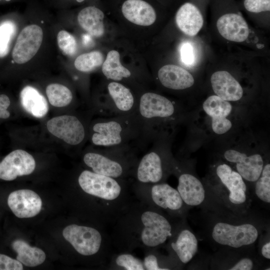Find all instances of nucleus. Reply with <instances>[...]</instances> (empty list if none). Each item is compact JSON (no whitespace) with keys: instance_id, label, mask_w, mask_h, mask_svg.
Listing matches in <instances>:
<instances>
[{"instance_id":"obj_1","label":"nucleus","mask_w":270,"mask_h":270,"mask_svg":"<svg viewBox=\"0 0 270 270\" xmlns=\"http://www.w3.org/2000/svg\"><path fill=\"white\" fill-rule=\"evenodd\" d=\"M172 218L144 202L133 201L113 226L112 246L118 252H131L137 248L145 252L156 250L168 243L178 228Z\"/></svg>"},{"instance_id":"obj_14","label":"nucleus","mask_w":270,"mask_h":270,"mask_svg":"<svg viewBox=\"0 0 270 270\" xmlns=\"http://www.w3.org/2000/svg\"><path fill=\"white\" fill-rule=\"evenodd\" d=\"M168 244L172 258L178 260L182 264H186L191 261L198 249L196 236L187 228H178Z\"/></svg>"},{"instance_id":"obj_25","label":"nucleus","mask_w":270,"mask_h":270,"mask_svg":"<svg viewBox=\"0 0 270 270\" xmlns=\"http://www.w3.org/2000/svg\"><path fill=\"white\" fill-rule=\"evenodd\" d=\"M104 14L99 8L89 6L82 9L78 15L80 26L91 36L99 38L104 32Z\"/></svg>"},{"instance_id":"obj_15","label":"nucleus","mask_w":270,"mask_h":270,"mask_svg":"<svg viewBox=\"0 0 270 270\" xmlns=\"http://www.w3.org/2000/svg\"><path fill=\"white\" fill-rule=\"evenodd\" d=\"M8 204L16 216L19 218H32L41 210L42 201L40 196L30 190H19L11 192Z\"/></svg>"},{"instance_id":"obj_36","label":"nucleus","mask_w":270,"mask_h":270,"mask_svg":"<svg viewBox=\"0 0 270 270\" xmlns=\"http://www.w3.org/2000/svg\"><path fill=\"white\" fill-rule=\"evenodd\" d=\"M244 5L250 12L259 13L270 10V0H244Z\"/></svg>"},{"instance_id":"obj_4","label":"nucleus","mask_w":270,"mask_h":270,"mask_svg":"<svg viewBox=\"0 0 270 270\" xmlns=\"http://www.w3.org/2000/svg\"><path fill=\"white\" fill-rule=\"evenodd\" d=\"M62 235L82 256L100 254L110 260L112 254V239L107 232H104L95 228L72 224L64 229Z\"/></svg>"},{"instance_id":"obj_30","label":"nucleus","mask_w":270,"mask_h":270,"mask_svg":"<svg viewBox=\"0 0 270 270\" xmlns=\"http://www.w3.org/2000/svg\"><path fill=\"white\" fill-rule=\"evenodd\" d=\"M104 56L98 51H93L82 54L76 59L74 64L78 70L90 72L100 66L103 62Z\"/></svg>"},{"instance_id":"obj_13","label":"nucleus","mask_w":270,"mask_h":270,"mask_svg":"<svg viewBox=\"0 0 270 270\" xmlns=\"http://www.w3.org/2000/svg\"><path fill=\"white\" fill-rule=\"evenodd\" d=\"M36 168L34 157L22 150H16L0 162V179L12 180L18 176L31 174Z\"/></svg>"},{"instance_id":"obj_23","label":"nucleus","mask_w":270,"mask_h":270,"mask_svg":"<svg viewBox=\"0 0 270 270\" xmlns=\"http://www.w3.org/2000/svg\"><path fill=\"white\" fill-rule=\"evenodd\" d=\"M176 22L184 33L192 36H196L202 28L204 18L199 8L194 4L187 2L178 10Z\"/></svg>"},{"instance_id":"obj_39","label":"nucleus","mask_w":270,"mask_h":270,"mask_svg":"<svg viewBox=\"0 0 270 270\" xmlns=\"http://www.w3.org/2000/svg\"><path fill=\"white\" fill-rule=\"evenodd\" d=\"M10 104L9 98L6 94H0V118L6 119L10 117V113L7 110Z\"/></svg>"},{"instance_id":"obj_38","label":"nucleus","mask_w":270,"mask_h":270,"mask_svg":"<svg viewBox=\"0 0 270 270\" xmlns=\"http://www.w3.org/2000/svg\"><path fill=\"white\" fill-rule=\"evenodd\" d=\"M253 259L244 256L236 260L233 264L226 267V269L230 270H251L254 266Z\"/></svg>"},{"instance_id":"obj_11","label":"nucleus","mask_w":270,"mask_h":270,"mask_svg":"<svg viewBox=\"0 0 270 270\" xmlns=\"http://www.w3.org/2000/svg\"><path fill=\"white\" fill-rule=\"evenodd\" d=\"M46 128L52 135L71 146L82 143L86 136L82 122L74 116L54 117L48 121Z\"/></svg>"},{"instance_id":"obj_6","label":"nucleus","mask_w":270,"mask_h":270,"mask_svg":"<svg viewBox=\"0 0 270 270\" xmlns=\"http://www.w3.org/2000/svg\"><path fill=\"white\" fill-rule=\"evenodd\" d=\"M132 190L138 200L166 212L172 217L180 216L183 213L185 204L178 192L167 183L144 184L134 182Z\"/></svg>"},{"instance_id":"obj_40","label":"nucleus","mask_w":270,"mask_h":270,"mask_svg":"<svg viewBox=\"0 0 270 270\" xmlns=\"http://www.w3.org/2000/svg\"><path fill=\"white\" fill-rule=\"evenodd\" d=\"M262 256L266 259L270 260V242L268 240L262 246L260 249Z\"/></svg>"},{"instance_id":"obj_3","label":"nucleus","mask_w":270,"mask_h":270,"mask_svg":"<svg viewBox=\"0 0 270 270\" xmlns=\"http://www.w3.org/2000/svg\"><path fill=\"white\" fill-rule=\"evenodd\" d=\"M138 158L135 148H104L89 152L83 156L84 164L92 171L110 178L127 180L133 177Z\"/></svg>"},{"instance_id":"obj_34","label":"nucleus","mask_w":270,"mask_h":270,"mask_svg":"<svg viewBox=\"0 0 270 270\" xmlns=\"http://www.w3.org/2000/svg\"><path fill=\"white\" fill-rule=\"evenodd\" d=\"M180 52L182 62L186 66H192L196 64L197 60L196 48L190 42H183L180 46Z\"/></svg>"},{"instance_id":"obj_16","label":"nucleus","mask_w":270,"mask_h":270,"mask_svg":"<svg viewBox=\"0 0 270 270\" xmlns=\"http://www.w3.org/2000/svg\"><path fill=\"white\" fill-rule=\"evenodd\" d=\"M225 159L234 164L236 172L246 180L255 182L260 177L264 166V160L259 154L248 156L234 150H228L224 153Z\"/></svg>"},{"instance_id":"obj_17","label":"nucleus","mask_w":270,"mask_h":270,"mask_svg":"<svg viewBox=\"0 0 270 270\" xmlns=\"http://www.w3.org/2000/svg\"><path fill=\"white\" fill-rule=\"evenodd\" d=\"M202 107L206 113L212 118V129L216 134H222L231 128L232 122L227 118L232 110V106L228 101L213 95L206 99Z\"/></svg>"},{"instance_id":"obj_7","label":"nucleus","mask_w":270,"mask_h":270,"mask_svg":"<svg viewBox=\"0 0 270 270\" xmlns=\"http://www.w3.org/2000/svg\"><path fill=\"white\" fill-rule=\"evenodd\" d=\"M260 230L250 222L234 223L220 220L211 226L210 236L218 244L228 248H240L254 244L260 236Z\"/></svg>"},{"instance_id":"obj_18","label":"nucleus","mask_w":270,"mask_h":270,"mask_svg":"<svg viewBox=\"0 0 270 270\" xmlns=\"http://www.w3.org/2000/svg\"><path fill=\"white\" fill-rule=\"evenodd\" d=\"M216 27L224 38L235 42H242L248 37L249 29L244 18L236 13H228L218 20Z\"/></svg>"},{"instance_id":"obj_20","label":"nucleus","mask_w":270,"mask_h":270,"mask_svg":"<svg viewBox=\"0 0 270 270\" xmlns=\"http://www.w3.org/2000/svg\"><path fill=\"white\" fill-rule=\"evenodd\" d=\"M211 84L216 96L227 101H237L243 95L239 82L228 72L217 71L211 76Z\"/></svg>"},{"instance_id":"obj_33","label":"nucleus","mask_w":270,"mask_h":270,"mask_svg":"<svg viewBox=\"0 0 270 270\" xmlns=\"http://www.w3.org/2000/svg\"><path fill=\"white\" fill-rule=\"evenodd\" d=\"M58 44L60 50L66 55L72 56L76 51L77 44L74 36L68 32L62 30L57 35Z\"/></svg>"},{"instance_id":"obj_21","label":"nucleus","mask_w":270,"mask_h":270,"mask_svg":"<svg viewBox=\"0 0 270 270\" xmlns=\"http://www.w3.org/2000/svg\"><path fill=\"white\" fill-rule=\"evenodd\" d=\"M158 78L162 86L172 90H182L194 82L192 76L186 70L174 64H166L158 71Z\"/></svg>"},{"instance_id":"obj_26","label":"nucleus","mask_w":270,"mask_h":270,"mask_svg":"<svg viewBox=\"0 0 270 270\" xmlns=\"http://www.w3.org/2000/svg\"><path fill=\"white\" fill-rule=\"evenodd\" d=\"M13 250L17 253L16 260L28 267H34L42 264L46 258L41 249L31 246L22 240H16L12 243Z\"/></svg>"},{"instance_id":"obj_42","label":"nucleus","mask_w":270,"mask_h":270,"mask_svg":"<svg viewBox=\"0 0 270 270\" xmlns=\"http://www.w3.org/2000/svg\"><path fill=\"white\" fill-rule=\"evenodd\" d=\"M5 0L6 1V2H10V1L11 0Z\"/></svg>"},{"instance_id":"obj_28","label":"nucleus","mask_w":270,"mask_h":270,"mask_svg":"<svg viewBox=\"0 0 270 270\" xmlns=\"http://www.w3.org/2000/svg\"><path fill=\"white\" fill-rule=\"evenodd\" d=\"M108 267L126 270H144L143 262L130 252H118L111 256Z\"/></svg>"},{"instance_id":"obj_32","label":"nucleus","mask_w":270,"mask_h":270,"mask_svg":"<svg viewBox=\"0 0 270 270\" xmlns=\"http://www.w3.org/2000/svg\"><path fill=\"white\" fill-rule=\"evenodd\" d=\"M16 26L10 20L0 24V58L6 56L10 50L12 40L16 34Z\"/></svg>"},{"instance_id":"obj_2","label":"nucleus","mask_w":270,"mask_h":270,"mask_svg":"<svg viewBox=\"0 0 270 270\" xmlns=\"http://www.w3.org/2000/svg\"><path fill=\"white\" fill-rule=\"evenodd\" d=\"M90 140L104 148H134L144 144L142 128L136 113L101 118L91 127Z\"/></svg>"},{"instance_id":"obj_22","label":"nucleus","mask_w":270,"mask_h":270,"mask_svg":"<svg viewBox=\"0 0 270 270\" xmlns=\"http://www.w3.org/2000/svg\"><path fill=\"white\" fill-rule=\"evenodd\" d=\"M122 12L126 19L142 26L153 24L156 20L154 8L143 0H126L122 4Z\"/></svg>"},{"instance_id":"obj_8","label":"nucleus","mask_w":270,"mask_h":270,"mask_svg":"<svg viewBox=\"0 0 270 270\" xmlns=\"http://www.w3.org/2000/svg\"><path fill=\"white\" fill-rule=\"evenodd\" d=\"M216 172L222 186L221 191L217 194L224 200V203L232 208L245 206L248 202V195L242 176L226 164H219Z\"/></svg>"},{"instance_id":"obj_37","label":"nucleus","mask_w":270,"mask_h":270,"mask_svg":"<svg viewBox=\"0 0 270 270\" xmlns=\"http://www.w3.org/2000/svg\"><path fill=\"white\" fill-rule=\"evenodd\" d=\"M23 266L17 260L0 254V270H22Z\"/></svg>"},{"instance_id":"obj_24","label":"nucleus","mask_w":270,"mask_h":270,"mask_svg":"<svg viewBox=\"0 0 270 270\" xmlns=\"http://www.w3.org/2000/svg\"><path fill=\"white\" fill-rule=\"evenodd\" d=\"M20 100L24 109L35 118H43L48 111V104L44 96L32 86L23 88L20 94Z\"/></svg>"},{"instance_id":"obj_41","label":"nucleus","mask_w":270,"mask_h":270,"mask_svg":"<svg viewBox=\"0 0 270 270\" xmlns=\"http://www.w3.org/2000/svg\"><path fill=\"white\" fill-rule=\"evenodd\" d=\"M76 2H82L83 1H84V0H76Z\"/></svg>"},{"instance_id":"obj_5","label":"nucleus","mask_w":270,"mask_h":270,"mask_svg":"<svg viewBox=\"0 0 270 270\" xmlns=\"http://www.w3.org/2000/svg\"><path fill=\"white\" fill-rule=\"evenodd\" d=\"M176 112V106L167 98L153 92L142 93L138 97L136 113L142 124L144 144L154 139L158 124L173 118Z\"/></svg>"},{"instance_id":"obj_35","label":"nucleus","mask_w":270,"mask_h":270,"mask_svg":"<svg viewBox=\"0 0 270 270\" xmlns=\"http://www.w3.org/2000/svg\"><path fill=\"white\" fill-rule=\"evenodd\" d=\"M156 250L146 252V256L142 261L145 270H169L164 264L160 256L156 254Z\"/></svg>"},{"instance_id":"obj_12","label":"nucleus","mask_w":270,"mask_h":270,"mask_svg":"<svg viewBox=\"0 0 270 270\" xmlns=\"http://www.w3.org/2000/svg\"><path fill=\"white\" fill-rule=\"evenodd\" d=\"M43 32L36 24L24 27L19 34L12 52L14 60L23 64L30 60L37 53L42 44Z\"/></svg>"},{"instance_id":"obj_10","label":"nucleus","mask_w":270,"mask_h":270,"mask_svg":"<svg viewBox=\"0 0 270 270\" xmlns=\"http://www.w3.org/2000/svg\"><path fill=\"white\" fill-rule=\"evenodd\" d=\"M164 154L155 145L138 160L133 177L144 184L162 182L166 176Z\"/></svg>"},{"instance_id":"obj_29","label":"nucleus","mask_w":270,"mask_h":270,"mask_svg":"<svg viewBox=\"0 0 270 270\" xmlns=\"http://www.w3.org/2000/svg\"><path fill=\"white\" fill-rule=\"evenodd\" d=\"M46 92L49 102L55 107L67 106L73 98L71 90L61 84H51L47 86Z\"/></svg>"},{"instance_id":"obj_27","label":"nucleus","mask_w":270,"mask_h":270,"mask_svg":"<svg viewBox=\"0 0 270 270\" xmlns=\"http://www.w3.org/2000/svg\"><path fill=\"white\" fill-rule=\"evenodd\" d=\"M102 64V72L108 80L120 82L132 76L130 71L121 64L120 54L116 50L110 51Z\"/></svg>"},{"instance_id":"obj_9","label":"nucleus","mask_w":270,"mask_h":270,"mask_svg":"<svg viewBox=\"0 0 270 270\" xmlns=\"http://www.w3.org/2000/svg\"><path fill=\"white\" fill-rule=\"evenodd\" d=\"M111 80L106 86L108 97L99 106L100 112L106 117L136 113L138 98H136L125 85Z\"/></svg>"},{"instance_id":"obj_19","label":"nucleus","mask_w":270,"mask_h":270,"mask_svg":"<svg viewBox=\"0 0 270 270\" xmlns=\"http://www.w3.org/2000/svg\"><path fill=\"white\" fill-rule=\"evenodd\" d=\"M177 190L186 206H200L205 200L206 192L203 184L190 174L182 173L178 176Z\"/></svg>"},{"instance_id":"obj_31","label":"nucleus","mask_w":270,"mask_h":270,"mask_svg":"<svg viewBox=\"0 0 270 270\" xmlns=\"http://www.w3.org/2000/svg\"><path fill=\"white\" fill-rule=\"evenodd\" d=\"M254 193L264 203H270V164L264 166L260 177L255 182Z\"/></svg>"}]
</instances>
